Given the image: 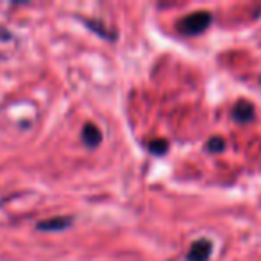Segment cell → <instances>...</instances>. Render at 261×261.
<instances>
[{"label":"cell","mask_w":261,"mask_h":261,"mask_svg":"<svg viewBox=\"0 0 261 261\" xmlns=\"http://www.w3.org/2000/svg\"><path fill=\"white\" fill-rule=\"evenodd\" d=\"M213 22V16L207 11H199L193 13V15H188L179 22V31L182 34H188V36H197V34H202L207 27Z\"/></svg>","instance_id":"6da1fadb"},{"label":"cell","mask_w":261,"mask_h":261,"mask_svg":"<svg viewBox=\"0 0 261 261\" xmlns=\"http://www.w3.org/2000/svg\"><path fill=\"white\" fill-rule=\"evenodd\" d=\"M213 250V243L210 240H199L188 250V261H207Z\"/></svg>","instance_id":"7a4b0ae2"},{"label":"cell","mask_w":261,"mask_h":261,"mask_svg":"<svg viewBox=\"0 0 261 261\" xmlns=\"http://www.w3.org/2000/svg\"><path fill=\"white\" fill-rule=\"evenodd\" d=\"M73 218L72 217H56V218H48V220L38 222L36 227L40 231H65L72 225Z\"/></svg>","instance_id":"3957f363"},{"label":"cell","mask_w":261,"mask_h":261,"mask_svg":"<svg viewBox=\"0 0 261 261\" xmlns=\"http://www.w3.org/2000/svg\"><path fill=\"white\" fill-rule=\"evenodd\" d=\"M232 118L240 123H247L254 118V106L247 100H240L232 109Z\"/></svg>","instance_id":"277c9868"},{"label":"cell","mask_w":261,"mask_h":261,"mask_svg":"<svg viewBox=\"0 0 261 261\" xmlns=\"http://www.w3.org/2000/svg\"><path fill=\"white\" fill-rule=\"evenodd\" d=\"M83 142L88 147H98V143L102 142V133L98 130L97 125L93 123H86L83 129Z\"/></svg>","instance_id":"5b68a950"},{"label":"cell","mask_w":261,"mask_h":261,"mask_svg":"<svg viewBox=\"0 0 261 261\" xmlns=\"http://www.w3.org/2000/svg\"><path fill=\"white\" fill-rule=\"evenodd\" d=\"M149 150L156 156H163L168 150V142L167 140H154V142L149 143Z\"/></svg>","instance_id":"8992f818"},{"label":"cell","mask_w":261,"mask_h":261,"mask_svg":"<svg viewBox=\"0 0 261 261\" xmlns=\"http://www.w3.org/2000/svg\"><path fill=\"white\" fill-rule=\"evenodd\" d=\"M84 23H86V25L90 27V31H93V33L100 34L102 38H109V40H115V34H109L108 29H104V27H102L100 23L95 22V20H84Z\"/></svg>","instance_id":"52a82bcc"},{"label":"cell","mask_w":261,"mask_h":261,"mask_svg":"<svg viewBox=\"0 0 261 261\" xmlns=\"http://www.w3.org/2000/svg\"><path fill=\"white\" fill-rule=\"evenodd\" d=\"M224 149H225V142L220 136H213V138L207 142V150H210V152H220V150H224Z\"/></svg>","instance_id":"ba28073f"},{"label":"cell","mask_w":261,"mask_h":261,"mask_svg":"<svg viewBox=\"0 0 261 261\" xmlns=\"http://www.w3.org/2000/svg\"><path fill=\"white\" fill-rule=\"evenodd\" d=\"M11 33H9L8 29H4V27H0V40L2 41H8V40H11Z\"/></svg>","instance_id":"9c48e42d"}]
</instances>
